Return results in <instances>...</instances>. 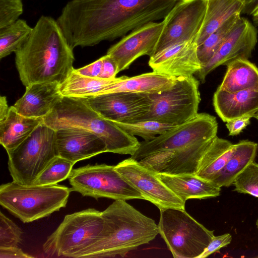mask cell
Wrapping results in <instances>:
<instances>
[{"label":"cell","mask_w":258,"mask_h":258,"mask_svg":"<svg viewBox=\"0 0 258 258\" xmlns=\"http://www.w3.org/2000/svg\"><path fill=\"white\" fill-rule=\"evenodd\" d=\"M218 89L230 92L258 90V68L247 59H237L227 66Z\"/></svg>","instance_id":"27"},{"label":"cell","mask_w":258,"mask_h":258,"mask_svg":"<svg viewBox=\"0 0 258 258\" xmlns=\"http://www.w3.org/2000/svg\"><path fill=\"white\" fill-rule=\"evenodd\" d=\"M257 149V143L248 140L235 144L231 156L214 183L220 187L232 185L237 176L254 161Z\"/></svg>","instance_id":"29"},{"label":"cell","mask_w":258,"mask_h":258,"mask_svg":"<svg viewBox=\"0 0 258 258\" xmlns=\"http://www.w3.org/2000/svg\"><path fill=\"white\" fill-rule=\"evenodd\" d=\"M116 170L143 196L160 210L174 208L185 210V202L156 175V173L132 158L115 165Z\"/></svg>","instance_id":"13"},{"label":"cell","mask_w":258,"mask_h":258,"mask_svg":"<svg viewBox=\"0 0 258 258\" xmlns=\"http://www.w3.org/2000/svg\"><path fill=\"white\" fill-rule=\"evenodd\" d=\"M103 57V67L100 78L111 80L116 77L119 73L118 65L116 61L110 55L106 54Z\"/></svg>","instance_id":"38"},{"label":"cell","mask_w":258,"mask_h":258,"mask_svg":"<svg viewBox=\"0 0 258 258\" xmlns=\"http://www.w3.org/2000/svg\"><path fill=\"white\" fill-rule=\"evenodd\" d=\"M84 100L104 118L128 123L139 121L151 105L146 94L126 92L101 94Z\"/></svg>","instance_id":"14"},{"label":"cell","mask_w":258,"mask_h":258,"mask_svg":"<svg viewBox=\"0 0 258 258\" xmlns=\"http://www.w3.org/2000/svg\"><path fill=\"white\" fill-rule=\"evenodd\" d=\"M119 78L107 80L87 77L76 73L74 68L59 84V90L63 97L85 99L101 95L108 85Z\"/></svg>","instance_id":"28"},{"label":"cell","mask_w":258,"mask_h":258,"mask_svg":"<svg viewBox=\"0 0 258 258\" xmlns=\"http://www.w3.org/2000/svg\"><path fill=\"white\" fill-rule=\"evenodd\" d=\"M104 220L102 212L88 208L65 216L43 244L48 256L76 258L102 237Z\"/></svg>","instance_id":"6"},{"label":"cell","mask_w":258,"mask_h":258,"mask_svg":"<svg viewBox=\"0 0 258 258\" xmlns=\"http://www.w3.org/2000/svg\"><path fill=\"white\" fill-rule=\"evenodd\" d=\"M57 82L33 83L26 87L24 95L13 106L16 111L28 117L43 118L62 99Z\"/></svg>","instance_id":"20"},{"label":"cell","mask_w":258,"mask_h":258,"mask_svg":"<svg viewBox=\"0 0 258 258\" xmlns=\"http://www.w3.org/2000/svg\"><path fill=\"white\" fill-rule=\"evenodd\" d=\"M75 163L56 156L35 179L33 184L51 185L68 178Z\"/></svg>","instance_id":"32"},{"label":"cell","mask_w":258,"mask_h":258,"mask_svg":"<svg viewBox=\"0 0 258 258\" xmlns=\"http://www.w3.org/2000/svg\"><path fill=\"white\" fill-rule=\"evenodd\" d=\"M43 122L55 131L76 128L91 132L103 141L107 152L132 156L140 145L135 136L101 116L83 99L63 97Z\"/></svg>","instance_id":"4"},{"label":"cell","mask_w":258,"mask_h":258,"mask_svg":"<svg viewBox=\"0 0 258 258\" xmlns=\"http://www.w3.org/2000/svg\"><path fill=\"white\" fill-rule=\"evenodd\" d=\"M213 104L216 113L225 122L241 117L251 118L258 111V90L230 92L218 88Z\"/></svg>","instance_id":"21"},{"label":"cell","mask_w":258,"mask_h":258,"mask_svg":"<svg viewBox=\"0 0 258 258\" xmlns=\"http://www.w3.org/2000/svg\"><path fill=\"white\" fill-rule=\"evenodd\" d=\"M20 228L4 214L0 213V247H16L22 241Z\"/></svg>","instance_id":"35"},{"label":"cell","mask_w":258,"mask_h":258,"mask_svg":"<svg viewBox=\"0 0 258 258\" xmlns=\"http://www.w3.org/2000/svg\"><path fill=\"white\" fill-rule=\"evenodd\" d=\"M10 107L8 106L6 97L1 96L0 98V120H2L7 115Z\"/></svg>","instance_id":"42"},{"label":"cell","mask_w":258,"mask_h":258,"mask_svg":"<svg viewBox=\"0 0 258 258\" xmlns=\"http://www.w3.org/2000/svg\"><path fill=\"white\" fill-rule=\"evenodd\" d=\"M7 154L8 169L13 181L23 185H32L57 156L55 131L43 122Z\"/></svg>","instance_id":"7"},{"label":"cell","mask_w":258,"mask_h":258,"mask_svg":"<svg viewBox=\"0 0 258 258\" xmlns=\"http://www.w3.org/2000/svg\"><path fill=\"white\" fill-rule=\"evenodd\" d=\"M253 117H254L258 120V111L253 115Z\"/></svg>","instance_id":"46"},{"label":"cell","mask_w":258,"mask_h":258,"mask_svg":"<svg viewBox=\"0 0 258 258\" xmlns=\"http://www.w3.org/2000/svg\"><path fill=\"white\" fill-rule=\"evenodd\" d=\"M102 215L104 227L101 238L76 258L123 257L159 234L154 220L125 200H115Z\"/></svg>","instance_id":"3"},{"label":"cell","mask_w":258,"mask_h":258,"mask_svg":"<svg viewBox=\"0 0 258 258\" xmlns=\"http://www.w3.org/2000/svg\"><path fill=\"white\" fill-rule=\"evenodd\" d=\"M258 8V0H249L245 5L243 13L252 15Z\"/></svg>","instance_id":"43"},{"label":"cell","mask_w":258,"mask_h":258,"mask_svg":"<svg viewBox=\"0 0 258 258\" xmlns=\"http://www.w3.org/2000/svg\"><path fill=\"white\" fill-rule=\"evenodd\" d=\"M240 18V14L234 15L198 46L197 53L202 68L212 58Z\"/></svg>","instance_id":"31"},{"label":"cell","mask_w":258,"mask_h":258,"mask_svg":"<svg viewBox=\"0 0 258 258\" xmlns=\"http://www.w3.org/2000/svg\"><path fill=\"white\" fill-rule=\"evenodd\" d=\"M234 191L258 198V163L249 164L234 180Z\"/></svg>","instance_id":"34"},{"label":"cell","mask_w":258,"mask_h":258,"mask_svg":"<svg viewBox=\"0 0 258 258\" xmlns=\"http://www.w3.org/2000/svg\"><path fill=\"white\" fill-rule=\"evenodd\" d=\"M206 8L207 0H179L163 19L154 54L176 43L198 38Z\"/></svg>","instance_id":"12"},{"label":"cell","mask_w":258,"mask_h":258,"mask_svg":"<svg viewBox=\"0 0 258 258\" xmlns=\"http://www.w3.org/2000/svg\"><path fill=\"white\" fill-rule=\"evenodd\" d=\"M255 224H256V228L257 229V230H258V217L256 220V222H255Z\"/></svg>","instance_id":"47"},{"label":"cell","mask_w":258,"mask_h":258,"mask_svg":"<svg viewBox=\"0 0 258 258\" xmlns=\"http://www.w3.org/2000/svg\"><path fill=\"white\" fill-rule=\"evenodd\" d=\"M163 26V21L149 23L131 31L108 49L106 54L116 61L118 72L128 68L141 56L154 54Z\"/></svg>","instance_id":"16"},{"label":"cell","mask_w":258,"mask_h":258,"mask_svg":"<svg viewBox=\"0 0 258 258\" xmlns=\"http://www.w3.org/2000/svg\"><path fill=\"white\" fill-rule=\"evenodd\" d=\"M43 118H32L18 113L13 106L0 120V143L9 152L22 143L42 122Z\"/></svg>","instance_id":"24"},{"label":"cell","mask_w":258,"mask_h":258,"mask_svg":"<svg viewBox=\"0 0 258 258\" xmlns=\"http://www.w3.org/2000/svg\"><path fill=\"white\" fill-rule=\"evenodd\" d=\"M235 147L228 140L216 136L204 152L196 175L214 183L231 156Z\"/></svg>","instance_id":"25"},{"label":"cell","mask_w":258,"mask_h":258,"mask_svg":"<svg viewBox=\"0 0 258 258\" xmlns=\"http://www.w3.org/2000/svg\"><path fill=\"white\" fill-rule=\"evenodd\" d=\"M157 176L184 202L188 199L218 197L221 187L196 174L171 175L156 173Z\"/></svg>","instance_id":"22"},{"label":"cell","mask_w":258,"mask_h":258,"mask_svg":"<svg viewBox=\"0 0 258 258\" xmlns=\"http://www.w3.org/2000/svg\"><path fill=\"white\" fill-rule=\"evenodd\" d=\"M57 156L74 163L107 152L106 146L98 136L76 128L55 131Z\"/></svg>","instance_id":"19"},{"label":"cell","mask_w":258,"mask_h":258,"mask_svg":"<svg viewBox=\"0 0 258 258\" xmlns=\"http://www.w3.org/2000/svg\"><path fill=\"white\" fill-rule=\"evenodd\" d=\"M114 122L130 135L139 136L145 141H151L176 126L154 120L139 121L131 123Z\"/></svg>","instance_id":"33"},{"label":"cell","mask_w":258,"mask_h":258,"mask_svg":"<svg viewBox=\"0 0 258 258\" xmlns=\"http://www.w3.org/2000/svg\"><path fill=\"white\" fill-rule=\"evenodd\" d=\"M71 191L57 183L27 185L13 180L1 185L0 204L23 223H30L65 207Z\"/></svg>","instance_id":"5"},{"label":"cell","mask_w":258,"mask_h":258,"mask_svg":"<svg viewBox=\"0 0 258 258\" xmlns=\"http://www.w3.org/2000/svg\"><path fill=\"white\" fill-rule=\"evenodd\" d=\"M248 1H249V0H247V2Z\"/></svg>","instance_id":"48"},{"label":"cell","mask_w":258,"mask_h":258,"mask_svg":"<svg viewBox=\"0 0 258 258\" xmlns=\"http://www.w3.org/2000/svg\"><path fill=\"white\" fill-rule=\"evenodd\" d=\"M198 38L173 44L150 57L153 71L175 78L189 77L202 68L197 48Z\"/></svg>","instance_id":"17"},{"label":"cell","mask_w":258,"mask_h":258,"mask_svg":"<svg viewBox=\"0 0 258 258\" xmlns=\"http://www.w3.org/2000/svg\"><path fill=\"white\" fill-rule=\"evenodd\" d=\"M23 13L22 0H0V29L15 23Z\"/></svg>","instance_id":"36"},{"label":"cell","mask_w":258,"mask_h":258,"mask_svg":"<svg viewBox=\"0 0 258 258\" xmlns=\"http://www.w3.org/2000/svg\"><path fill=\"white\" fill-rule=\"evenodd\" d=\"M257 42V29L247 19L241 17L212 58L196 73L200 81L204 83L207 75L221 65L227 66L237 59H248Z\"/></svg>","instance_id":"15"},{"label":"cell","mask_w":258,"mask_h":258,"mask_svg":"<svg viewBox=\"0 0 258 258\" xmlns=\"http://www.w3.org/2000/svg\"><path fill=\"white\" fill-rule=\"evenodd\" d=\"M254 15H256V16H258V8L255 10V11L254 12V13L253 14V15H252V16H254Z\"/></svg>","instance_id":"45"},{"label":"cell","mask_w":258,"mask_h":258,"mask_svg":"<svg viewBox=\"0 0 258 258\" xmlns=\"http://www.w3.org/2000/svg\"><path fill=\"white\" fill-rule=\"evenodd\" d=\"M199 84L194 76L179 77L170 90L146 94L151 105L139 121L154 120L176 126L194 118L199 113L201 101Z\"/></svg>","instance_id":"9"},{"label":"cell","mask_w":258,"mask_h":258,"mask_svg":"<svg viewBox=\"0 0 258 258\" xmlns=\"http://www.w3.org/2000/svg\"><path fill=\"white\" fill-rule=\"evenodd\" d=\"M23 19L0 29V58L15 52L25 42L32 30Z\"/></svg>","instance_id":"30"},{"label":"cell","mask_w":258,"mask_h":258,"mask_svg":"<svg viewBox=\"0 0 258 258\" xmlns=\"http://www.w3.org/2000/svg\"><path fill=\"white\" fill-rule=\"evenodd\" d=\"M214 138L182 149L156 153L138 162L156 173L196 174L201 158Z\"/></svg>","instance_id":"18"},{"label":"cell","mask_w":258,"mask_h":258,"mask_svg":"<svg viewBox=\"0 0 258 258\" xmlns=\"http://www.w3.org/2000/svg\"><path fill=\"white\" fill-rule=\"evenodd\" d=\"M247 0H207L204 22L198 46L234 15L242 13Z\"/></svg>","instance_id":"26"},{"label":"cell","mask_w":258,"mask_h":258,"mask_svg":"<svg viewBox=\"0 0 258 258\" xmlns=\"http://www.w3.org/2000/svg\"><path fill=\"white\" fill-rule=\"evenodd\" d=\"M179 0H71L56 20L71 47L123 37L164 19Z\"/></svg>","instance_id":"1"},{"label":"cell","mask_w":258,"mask_h":258,"mask_svg":"<svg viewBox=\"0 0 258 258\" xmlns=\"http://www.w3.org/2000/svg\"><path fill=\"white\" fill-rule=\"evenodd\" d=\"M33 256L25 253L16 247H0V258H32Z\"/></svg>","instance_id":"41"},{"label":"cell","mask_w":258,"mask_h":258,"mask_svg":"<svg viewBox=\"0 0 258 258\" xmlns=\"http://www.w3.org/2000/svg\"><path fill=\"white\" fill-rule=\"evenodd\" d=\"M102 67L103 57L102 56L88 65L78 69H74V70L76 73L83 76L100 78V76L102 70Z\"/></svg>","instance_id":"39"},{"label":"cell","mask_w":258,"mask_h":258,"mask_svg":"<svg viewBox=\"0 0 258 258\" xmlns=\"http://www.w3.org/2000/svg\"><path fill=\"white\" fill-rule=\"evenodd\" d=\"M218 126L215 116L206 113H198L194 118L151 141L140 142L131 158L139 161L156 153L176 150L212 139L217 136Z\"/></svg>","instance_id":"11"},{"label":"cell","mask_w":258,"mask_h":258,"mask_svg":"<svg viewBox=\"0 0 258 258\" xmlns=\"http://www.w3.org/2000/svg\"><path fill=\"white\" fill-rule=\"evenodd\" d=\"M68 179L72 191L83 196L95 199L144 200L141 193L116 170L115 166L88 164L73 169Z\"/></svg>","instance_id":"10"},{"label":"cell","mask_w":258,"mask_h":258,"mask_svg":"<svg viewBox=\"0 0 258 258\" xmlns=\"http://www.w3.org/2000/svg\"><path fill=\"white\" fill-rule=\"evenodd\" d=\"M230 233H225L219 236H214L208 246L198 258H205L218 251L221 248L227 246L232 241Z\"/></svg>","instance_id":"37"},{"label":"cell","mask_w":258,"mask_h":258,"mask_svg":"<svg viewBox=\"0 0 258 258\" xmlns=\"http://www.w3.org/2000/svg\"><path fill=\"white\" fill-rule=\"evenodd\" d=\"M176 78L153 71L132 77H120L108 85L101 94L118 92L142 94L159 93L172 88Z\"/></svg>","instance_id":"23"},{"label":"cell","mask_w":258,"mask_h":258,"mask_svg":"<svg viewBox=\"0 0 258 258\" xmlns=\"http://www.w3.org/2000/svg\"><path fill=\"white\" fill-rule=\"evenodd\" d=\"M252 20L253 21L254 24L258 26V16L254 15L252 16Z\"/></svg>","instance_id":"44"},{"label":"cell","mask_w":258,"mask_h":258,"mask_svg":"<svg viewBox=\"0 0 258 258\" xmlns=\"http://www.w3.org/2000/svg\"><path fill=\"white\" fill-rule=\"evenodd\" d=\"M15 63L22 84L62 82L74 69L73 49L57 21L41 16L29 37L15 52Z\"/></svg>","instance_id":"2"},{"label":"cell","mask_w":258,"mask_h":258,"mask_svg":"<svg viewBox=\"0 0 258 258\" xmlns=\"http://www.w3.org/2000/svg\"><path fill=\"white\" fill-rule=\"evenodd\" d=\"M159 234L174 258H198L214 236L185 210H161Z\"/></svg>","instance_id":"8"},{"label":"cell","mask_w":258,"mask_h":258,"mask_svg":"<svg viewBox=\"0 0 258 258\" xmlns=\"http://www.w3.org/2000/svg\"><path fill=\"white\" fill-rule=\"evenodd\" d=\"M250 117H244L229 120L226 122V126L229 136H236L250 123Z\"/></svg>","instance_id":"40"}]
</instances>
